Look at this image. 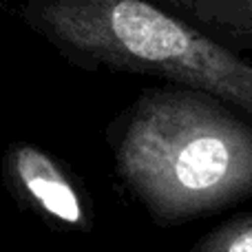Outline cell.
I'll return each mask as SVG.
<instances>
[{
  "label": "cell",
  "instance_id": "5",
  "mask_svg": "<svg viewBox=\"0 0 252 252\" xmlns=\"http://www.w3.org/2000/svg\"><path fill=\"white\" fill-rule=\"evenodd\" d=\"M188 252H252V213H239L219 223Z\"/></svg>",
  "mask_w": 252,
  "mask_h": 252
},
{
  "label": "cell",
  "instance_id": "4",
  "mask_svg": "<svg viewBox=\"0 0 252 252\" xmlns=\"http://www.w3.org/2000/svg\"><path fill=\"white\" fill-rule=\"evenodd\" d=\"M232 51H252V0H151Z\"/></svg>",
  "mask_w": 252,
  "mask_h": 252
},
{
  "label": "cell",
  "instance_id": "1",
  "mask_svg": "<svg viewBox=\"0 0 252 252\" xmlns=\"http://www.w3.org/2000/svg\"><path fill=\"white\" fill-rule=\"evenodd\" d=\"M106 137L118 175L161 226L252 197V122L206 91L146 89Z\"/></svg>",
  "mask_w": 252,
  "mask_h": 252
},
{
  "label": "cell",
  "instance_id": "3",
  "mask_svg": "<svg viewBox=\"0 0 252 252\" xmlns=\"http://www.w3.org/2000/svg\"><path fill=\"white\" fill-rule=\"evenodd\" d=\"M4 175L11 190H16L47 219L75 230H87L91 226L87 199L80 188L40 146L29 142L11 144L4 155Z\"/></svg>",
  "mask_w": 252,
  "mask_h": 252
},
{
  "label": "cell",
  "instance_id": "2",
  "mask_svg": "<svg viewBox=\"0 0 252 252\" xmlns=\"http://www.w3.org/2000/svg\"><path fill=\"white\" fill-rule=\"evenodd\" d=\"M18 16L80 69L199 89L252 122L250 62L151 0H25Z\"/></svg>",
  "mask_w": 252,
  "mask_h": 252
}]
</instances>
